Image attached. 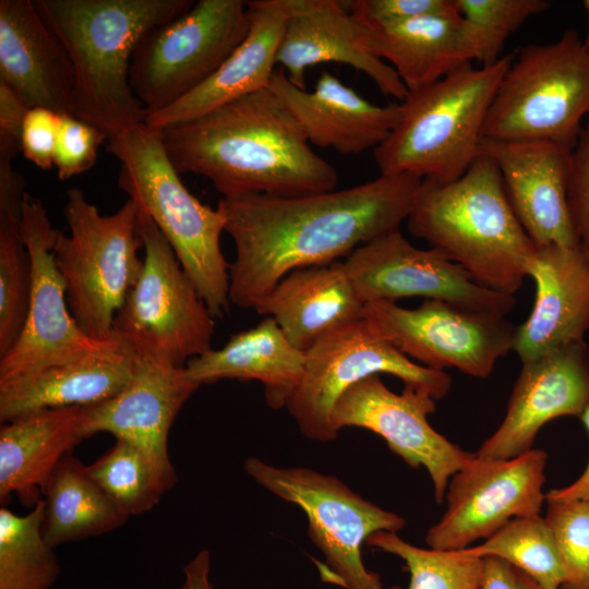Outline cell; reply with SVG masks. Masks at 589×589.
Masks as SVG:
<instances>
[{
	"mask_svg": "<svg viewBox=\"0 0 589 589\" xmlns=\"http://www.w3.org/2000/svg\"><path fill=\"white\" fill-rule=\"evenodd\" d=\"M421 181L410 173L380 175L322 193L221 197L217 207L236 247L229 302L255 309L290 272L337 262L400 230Z\"/></svg>",
	"mask_w": 589,
	"mask_h": 589,
	"instance_id": "cell-1",
	"label": "cell"
},
{
	"mask_svg": "<svg viewBox=\"0 0 589 589\" xmlns=\"http://www.w3.org/2000/svg\"><path fill=\"white\" fill-rule=\"evenodd\" d=\"M179 173L206 178L223 195L294 196L333 191L335 167L317 155L268 87L161 130Z\"/></svg>",
	"mask_w": 589,
	"mask_h": 589,
	"instance_id": "cell-2",
	"label": "cell"
},
{
	"mask_svg": "<svg viewBox=\"0 0 589 589\" xmlns=\"http://www.w3.org/2000/svg\"><path fill=\"white\" fill-rule=\"evenodd\" d=\"M64 47L74 74L73 116L107 140L147 113L129 80L133 52L149 29L184 14L194 0H33Z\"/></svg>",
	"mask_w": 589,
	"mask_h": 589,
	"instance_id": "cell-3",
	"label": "cell"
},
{
	"mask_svg": "<svg viewBox=\"0 0 589 589\" xmlns=\"http://www.w3.org/2000/svg\"><path fill=\"white\" fill-rule=\"evenodd\" d=\"M409 232L478 285L514 296L537 247L517 219L496 164L479 154L456 180L423 179L407 218Z\"/></svg>",
	"mask_w": 589,
	"mask_h": 589,
	"instance_id": "cell-4",
	"label": "cell"
},
{
	"mask_svg": "<svg viewBox=\"0 0 589 589\" xmlns=\"http://www.w3.org/2000/svg\"><path fill=\"white\" fill-rule=\"evenodd\" d=\"M490 67L462 64L443 79L408 92L387 139L373 149L381 175L410 173L447 182L479 156L482 128L497 87L516 57Z\"/></svg>",
	"mask_w": 589,
	"mask_h": 589,
	"instance_id": "cell-5",
	"label": "cell"
},
{
	"mask_svg": "<svg viewBox=\"0 0 589 589\" xmlns=\"http://www.w3.org/2000/svg\"><path fill=\"white\" fill-rule=\"evenodd\" d=\"M107 141L106 151L121 164L119 188L166 238L212 315L223 317L230 303V264L220 248L224 214L201 203L183 184L161 130L142 122Z\"/></svg>",
	"mask_w": 589,
	"mask_h": 589,
	"instance_id": "cell-6",
	"label": "cell"
},
{
	"mask_svg": "<svg viewBox=\"0 0 589 589\" xmlns=\"http://www.w3.org/2000/svg\"><path fill=\"white\" fill-rule=\"evenodd\" d=\"M63 215L70 232L59 230L53 257L70 312L88 337L109 340L116 336V315L142 269L139 206L128 199L115 213L103 215L72 188Z\"/></svg>",
	"mask_w": 589,
	"mask_h": 589,
	"instance_id": "cell-7",
	"label": "cell"
},
{
	"mask_svg": "<svg viewBox=\"0 0 589 589\" xmlns=\"http://www.w3.org/2000/svg\"><path fill=\"white\" fill-rule=\"evenodd\" d=\"M589 116V56L576 29L517 50L486 115L482 137L543 141L574 149Z\"/></svg>",
	"mask_w": 589,
	"mask_h": 589,
	"instance_id": "cell-8",
	"label": "cell"
},
{
	"mask_svg": "<svg viewBox=\"0 0 589 589\" xmlns=\"http://www.w3.org/2000/svg\"><path fill=\"white\" fill-rule=\"evenodd\" d=\"M244 471L262 488L300 507L308 518L311 541L325 557V580L345 589H383L378 574L365 568L361 548L378 531L405 526L399 515L364 500L339 478L305 467H277L256 457Z\"/></svg>",
	"mask_w": 589,
	"mask_h": 589,
	"instance_id": "cell-9",
	"label": "cell"
},
{
	"mask_svg": "<svg viewBox=\"0 0 589 589\" xmlns=\"http://www.w3.org/2000/svg\"><path fill=\"white\" fill-rule=\"evenodd\" d=\"M137 233L142 269L116 315L113 333L136 352L184 368L212 349L215 317L166 238L140 208Z\"/></svg>",
	"mask_w": 589,
	"mask_h": 589,
	"instance_id": "cell-10",
	"label": "cell"
},
{
	"mask_svg": "<svg viewBox=\"0 0 589 589\" xmlns=\"http://www.w3.org/2000/svg\"><path fill=\"white\" fill-rule=\"evenodd\" d=\"M249 26L247 1L199 0L181 16L145 33L133 52L129 80L147 116L206 82Z\"/></svg>",
	"mask_w": 589,
	"mask_h": 589,
	"instance_id": "cell-11",
	"label": "cell"
},
{
	"mask_svg": "<svg viewBox=\"0 0 589 589\" xmlns=\"http://www.w3.org/2000/svg\"><path fill=\"white\" fill-rule=\"evenodd\" d=\"M305 356L302 381L287 408L301 433L322 443L338 436L332 425L338 398L369 376L394 375L404 386L424 390L434 400L445 397L452 387L447 373L409 359L377 336L362 317L321 338Z\"/></svg>",
	"mask_w": 589,
	"mask_h": 589,
	"instance_id": "cell-12",
	"label": "cell"
},
{
	"mask_svg": "<svg viewBox=\"0 0 589 589\" xmlns=\"http://www.w3.org/2000/svg\"><path fill=\"white\" fill-rule=\"evenodd\" d=\"M362 318L418 364L440 371L455 368L474 377L491 374L498 359L513 350L517 333L505 315L431 299L416 309L369 302Z\"/></svg>",
	"mask_w": 589,
	"mask_h": 589,
	"instance_id": "cell-13",
	"label": "cell"
},
{
	"mask_svg": "<svg viewBox=\"0 0 589 589\" xmlns=\"http://www.w3.org/2000/svg\"><path fill=\"white\" fill-rule=\"evenodd\" d=\"M21 232L32 262V288L23 330L0 358V382L79 360L119 341L95 340L77 325L67 301L64 281L55 264L53 228L40 199L27 192L22 203Z\"/></svg>",
	"mask_w": 589,
	"mask_h": 589,
	"instance_id": "cell-14",
	"label": "cell"
},
{
	"mask_svg": "<svg viewBox=\"0 0 589 589\" xmlns=\"http://www.w3.org/2000/svg\"><path fill=\"white\" fill-rule=\"evenodd\" d=\"M546 459L544 450L533 448L510 459L474 454L448 482L447 508L425 536L429 548L464 550L514 518L540 515Z\"/></svg>",
	"mask_w": 589,
	"mask_h": 589,
	"instance_id": "cell-15",
	"label": "cell"
},
{
	"mask_svg": "<svg viewBox=\"0 0 589 589\" xmlns=\"http://www.w3.org/2000/svg\"><path fill=\"white\" fill-rule=\"evenodd\" d=\"M342 264L364 304L423 297L505 316L516 305L515 296L478 285L436 250L414 247L400 230L359 247Z\"/></svg>",
	"mask_w": 589,
	"mask_h": 589,
	"instance_id": "cell-16",
	"label": "cell"
},
{
	"mask_svg": "<svg viewBox=\"0 0 589 589\" xmlns=\"http://www.w3.org/2000/svg\"><path fill=\"white\" fill-rule=\"evenodd\" d=\"M432 396L404 386L400 394L389 389L380 375L369 376L347 388L336 401L332 425L366 429L383 437L388 448L408 466L424 467L440 505L454 473L473 456L436 432L428 421L435 411Z\"/></svg>",
	"mask_w": 589,
	"mask_h": 589,
	"instance_id": "cell-17",
	"label": "cell"
},
{
	"mask_svg": "<svg viewBox=\"0 0 589 589\" xmlns=\"http://www.w3.org/2000/svg\"><path fill=\"white\" fill-rule=\"evenodd\" d=\"M288 20L276 63L299 88L306 89L305 71L337 62L365 73L388 97L402 101L408 89L382 60L368 27L349 9V1L286 0Z\"/></svg>",
	"mask_w": 589,
	"mask_h": 589,
	"instance_id": "cell-18",
	"label": "cell"
},
{
	"mask_svg": "<svg viewBox=\"0 0 589 589\" xmlns=\"http://www.w3.org/2000/svg\"><path fill=\"white\" fill-rule=\"evenodd\" d=\"M589 402V351L585 341L567 345L524 362L506 414L497 430L474 453L510 459L530 449L549 421L580 417Z\"/></svg>",
	"mask_w": 589,
	"mask_h": 589,
	"instance_id": "cell-19",
	"label": "cell"
},
{
	"mask_svg": "<svg viewBox=\"0 0 589 589\" xmlns=\"http://www.w3.org/2000/svg\"><path fill=\"white\" fill-rule=\"evenodd\" d=\"M200 385L185 369L149 353L136 352L130 382L113 397L81 408L84 438L100 432L133 443L161 466L175 470L168 452L170 429Z\"/></svg>",
	"mask_w": 589,
	"mask_h": 589,
	"instance_id": "cell-20",
	"label": "cell"
},
{
	"mask_svg": "<svg viewBox=\"0 0 589 589\" xmlns=\"http://www.w3.org/2000/svg\"><path fill=\"white\" fill-rule=\"evenodd\" d=\"M479 154L498 167L509 204L537 248L579 244L567 201L572 149L543 141L482 137Z\"/></svg>",
	"mask_w": 589,
	"mask_h": 589,
	"instance_id": "cell-21",
	"label": "cell"
},
{
	"mask_svg": "<svg viewBox=\"0 0 589 589\" xmlns=\"http://www.w3.org/2000/svg\"><path fill=\"white\" fill-rule=\"evenodd\" d=\"M536 298L513 350L521 363L584 341L589 329V254L580 244L538 247L528 264Z\"/></svg>",
	"mask_w": 589,
	"mask_h": 589,
	"instance_id": "cell-22",
	"label": "cell"
},
{
	"mask_svg": "<svg viewBox=\"0 0 589 589\" xmlns=\"http://www.w3.org/2000/svg\"><path fill=\"white\" fill-rule=\"evenodd\" d=\"M268 88L298 120L309 143L342 155L376 148L399 120V103L372 104L328 71L321 73L310 92L293 85L277 67Z\"/></svg>",
	"mask_w": 589,
	"mask_h": 589,
	"instance_id": "cell-23",
	"label": "cell"
},
{
	"mask_svg": "<svg viewBox=\"0 0 589 589\" xmlns=\"http://www.w3.org/2000/svg\"><path fill=\"white\" fill-rule=\"evenodd\" d=\"M0 83L28 108L73 115L70 59L33 0H0Z\"/></svg>",
	"mask_w": 589,
	"mask_h": 589,
	"instance_id": "cell-24",
	"label": "cell"
},
{
	"mask_svg": "<svg viewBox=\"0 0 589 589\" xmlns=\"http://www.w3.org/2000/svg\"><path fill=\"white\" fill-rule=\"evenodd\" d=\"M247 10L250 26L241 44L201 86L148 115L144 120L147 125L163 130L268 87L288 20L286 0L247 1Z\"/></svg>",
	"mask_w": 589,
	"mask_h": 589,
	"instance_id": "cell-25",
	"label": "cell"
},
{
	"mask_svg": "<svg viewBox=\"0 0 589 589\" xmlns=\"http://www.w3.org/2000/svg\"><path fill=\"white\" fill-rule=\"evenodd\" d=\"M135 359L134 348L120 338L115 346L79 360L1 381L0 421L107 400L130 382Z\"/></svg>",
	"mask_w": 589,
	"mask_h": 589,
	"instance_id": "cell-26",
	"label": "cell"
},
{
	"mask_svg": "<svg viewBox=\"0 0 589 589\" xmlns=\"http://www.w3.org/2000/svg\"><path fill=\"white\" fill-rule=\"evenodd\" d=\"M364 303L342 261L294 269L254 309L306 352L327 334L362 317Z\"/></svg>",
	"mask_w": 589,
	"mask_h": 589,
	"instance_id": "cell-27",
	"label": "cell"
},
{
	"mask_svg": "<svg viewBox=\"0 0 589 589\" xmlns=\"http://www.w3.org/2000/svg\"><path fill=\"white\" fill-rule=\"evenodd\" d=\"M304 351L296 348L272 317L232 335L220 349H211L184 366L191 381L212 384L220 380L259 381L266 404L287 407L305 368Z\"/></svg>",
	"mask_w": 589,
	"mask_h": 589,
	"instance_id": "cell-28",
	"label": "cell"
},
{
	"mask_svg": "<svg viewBox=\"0 0 589 589\" xmlns=\"http://www.w3.org/2000/svg\"><path fill=\"white\" fill-rule=\"evenodd\" d=\"M81 408L46 409L0 428V498L34 506L60 461L84 440Z\"/></svg>",
	"mask_w": 589,
	"mask_h": 589,
	"instance_id": "cell-29",
	"label": "cell"
},
{
	"mask_svg": "<svg viewBox=\"0 0 589 589\" xmlns=\"http://www.w3.org/2000/svg\"><path fill=\"white\" fill-rule=\"evenodd\" d=\"M364 25L377 56L389 62L408 92L474 60L473 43L461 16L431 15Z\"/></svg>",
	"mask_w": 589,
	"mask_h": 589,
	"instance_id": "cell-30",
	"label": "cell"
},
{
	"mask_svg": "<svg viewBox=\"0 0 589 589\" xmlns=\"http://www.w3.org/2000/svg\"><path fill=\"white\" fill-rule=\"evenodd\" d=\"M43 494L44 536L53 548L109 533L129 519L72 454L57 466Z\"/></svg>",
	"mask_w": 589,
	"mask_h": 589,
	"instance_id": "cell-31",
	"label": "cell"
},
{
	"mask_svg": "<svg viewBox=\"0 0 589 589\" xmlns=\"http://www.w3.org/2000/svg\"><path fill=\"white\" fill-rule=\"evenodd\" d=\"M0 156V358L17 341L27 315L32 262L21 232L23 176Z\"/></svg>",
	"mask_w": 589,
	"mask_h": 589,
	"instance_id": "cell-32",
	"label": "cell"
},
{
	"mask_svg": "<svg viewBox=\"0 0 589 589\" xmlns=\"http://www.w3.org/2000/svg\"><path fill=\"white\" fill-rule=\"evenodd\" d=\"M87 470L128 518L153 509L178 481L176 470L165 468L140 446L120 438L87 465Z\"/></svg>",
	"mask_w": 589,
	"mask_h": 589,
	"instance_id": "cell-33",
	"label": "cell"
},
{
	"mask_svg": "<svg viewBox=\"0 0 589 589\" xmlns=\"http://www.w3.org/2000/svg\"><path fill=\"white\" fill-rule=\"evenodd\" d=\"M44 501L25 515L0 508V589H51L60 565L44 536Z\"/></svg>",
	"mask_w": 589,
	"mask_h": 589,
	"instance_id": "cell-34",
	"label": "cell"
},
{
	"mask_svg": "<svg viewBox=\"0 0 589 589\" xmlns=\"http://www.w3.org/2000/svg\"><path fill=\"white\" fill-rule=\"evenodd\" d=\"M465 551L476 557L503 558L543 589H561L565 580L553 533L540 515L514 518L481 544Z\"/></svg>",
	"mask_w": 589,
	"mask_h": 589,
	"instance_id": "cell-35",
	"label": "cell"
},
{
	"mask_svg": "<svg viewBox=\"0 0 589 589\" xmlns=\"http://www.w3.org/2000/svg\"><path fill=\"white\" fill-rule=\"evenodd\" d=\"M365 543L405 561L410 573L407 589H479L483 558L468 554L465 549L442 551L422 549L401 539L396 532L378 531ZM388 589H404L393 586Z\"/></svg>",
	"mask_w": 589,
	"mask_h": 589,
	"instance_id": "cell-36",
	"label": "cell"
},
{
	"mask_svg": "<svg viewBox=\"0 0 589 589\" xmlns=\"http://www.w3.org/2000/svg\"><path fill=\"white\" fill-rule=\"evenodd\" d=\"M457 4L481 67L496 63L507 38L550 7L546 0H457Z\"/></svg>",
	"mask_w": 589,
	"mask_h": 589,
	"instance_id": "cell-37",
	"label": "cell"
},
{
	"mask_svg": "<svg viewBox=\"0 0 589 589\" xmlns=\"http://www.w3.org/2000/svg\"><path fill=\"white\" fill-rule=\"evenodd\" d=\"M544 518L565 572L561 589H589V502H549Z\"/></svg>",
	"mask_w": 589,
	"mask_h": 589,
	"instance_id": "cell-38",
	"label": "cell"
},
{
	"mask_svg": "<svg viewBox=\"0 0 589 589\" xmlns=\"http://www.w3.org/2000/svg\"><path fill=\"white\" fill-rule=\"evenodd\" d=\"M105 140L107 136L97 128L73 115H61L53 153L59 179L65 181L89 170Z\"/></svg>",
	"mask_w": 589,
	"mask_h": 589,
	"instance_id": "cell-39",
	"label": "cell"
},
{
	"mask_svg": "<svg viewBox=\"0 0 589 589\" xmlns=\"http://www.w3.org/2000/svg\"><path fill=\"white\" fill-rule=\"evenodd\" d=\"M350 12L362 23H384L419 16L459 17L457 0H354Z\"/></svg>",
	"mask_w": 589,
	"mask_h": 589,
	"instance_id": "cell-40",
	"label": "cell"
},
{
	"mask_svg": "<svg viewBox=\"0 0 589 589\" xmlns=\"http://www.w3.org/2000/svg\"><path fill=\"white\" fill-rule=\"evenodd\" d=\"M567 201L578 243L589 254V116L572 151Z\"/></svg>",
	"mask_w": 589,
	"mask_h": 589,
	"instance_id": "cell-41",
	"label": "cell"
},
{
	"mask_svg": "<svg viewBox=\"0 0 589 589\" xmlns=\"http://www.w3.org/2000/svg\"><path fill=\"white\" fill-rule=\"evenodd\" d=\"M60 113L41 107L29 108L21 130V153L40 169H51Z\"/></svg>",
	"mask_w": 589,
	"mask_h": 589,
	"instance_id": "cell-42",
	"label": "cell"
},
{
	"mask_svg": "<svg viewBox=\"0 0 589 589\" xmlns=\"http://www.w3.org/2000/svg\"><path fill=\"white\" fill-rule=\"evenodd\" d=\"M479 589H532L522 572L497 556H484Z\"/></svg>",
	"mask_w": 589,
	"mask_h": 589,
	"instance_id": "cell-43",
	"label": "cell"
},
{
	"mask_svg": "<svg viewBox=\"0 0 589 589\" xmlns=\"http://www.w3.org/2000/svg\"><path fill=\"white\" fill-rule=\"evenodd\" d=\"M579 418L589 434V402ZM545 501L546 503L574 501L589 502V461L582 474L575 482L565 488L551 490L545 494Z\"/></svg>",
	"mask_w": 589,
	"mask_h": 589,
	"instance_id": "cell-44",
	"label": "cell"
},
{
	"mask_svg": "<svg viewBox=\"0 0 589 589\" xmlns=\"http://www.w3.org/2000/svg\"><path fill=\"white\" fill-rule=\"evenodd\" d=\"M211 555L208 550H201L183 567L182 589H214L209 579Z\"/></svg>",
	"mask_w": 589,
	"mask_h": 589,
	"instance_id": "cell-45",
	"label": "cell"
},
{
	"mask_svg": "<svg viewBox=\"0 0 589 589\" xmlns=\"http://www.w3.org/2000/svg\"><path fill=\"white\" fill-rule=\"evenodd\" d=\"M582 3L588 13V32H587L586 38L582 39V46H584L585 51L589 56V0H585Z\"/></svg>",
	"mask_w": 589,
	"mask_h": 589,
	"instance_id": "cell-46",
	"label": "cell"
},
{
	"mask_svg": "<svg viewBox=\"0 0 589 589\" xmlns=\"http://www.w3.org/2000/svg\"><path fill=\"white\" fill-rule=\"evenodd\" d=\"M525 576L527 578L528 584L530 585L532 589H543L538 584H536L530 577H528L526 574Z\"/></svg>",
	"mask_w": 589,
	"mask_h": 589,
	"instance_id": "cell-47",
	"label": "cell"
}]
</instances>
